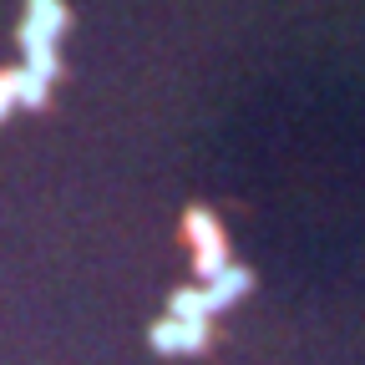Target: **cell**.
Segmentation results:
<instances>
[{
    "label": "cell",
    "mask_w": 365,
    "mask_h": 365,
    "mask_svg": "<svg viewBox=\"0 0 365 365\" xmlns=\"http://www.w3.org/2000/svg\"><path fill=\"white\" fill-rule=\"evenodd\" d=\"M66 31V11L61 0H31V16L21 26V51L41 56V51H56V36Z\"/></svg>",
    "instance_id": "6da1fadb"
},
{
    "label": "cell",
    "mask_w": 365,
    "mask_h": 365,
    "mask_svg": "<svg viewBox=\"0 0 365 365\" xmlns=\"http://www.w3.org/2000/svg\"><path fill=\"white\" fill-rule=\"evenodd\" d=\"M198 340H203V325H182V319L153 330V345L158 350H198Z\"/></svg>",
    "instance_id": "7a4b0ae2"
},
{
    "label": "cell",
    "mask_w": 365,
    "mask_h": 365,
    "mask_svg": "<svg viewBox=\"0 0 365 365\" xmlns=\"http://www.w3.org/2000/svg\"><path fill=\"white\" fill-rule=\"evenodd\" d=\"M244 284H249V274H244V269H218V274H213V284H208V294H203V309H223Z\"/></svg>",
    "instance_id": "3957f363"
},
{
    "label": "cell",
    "mask_w": 365,
    "mask_h": 365,
    "mask_svg": "<svg viewBox=\"0 0 365 365\" xmlns=\"http://www.w3.org/2000/svg\"><path fill=\"white\" fill-rule=\"evenodd\" d=\"M11 91L26 102V107H41V97H46V81H36L31 71H11Z\"/></svg>",
    "instance_id": "277c9868"
},
{
    "label": "cell",
    "mask_w": 365,
    "mask_h": 365,
    "mask_svg": "<svg viewBox=\"0 0 365 365\" xmlns=\"http://www.w3.org/2000/svg\"><path fill=\"white\" fill-rule=\"evenodd\" d=\"M26 71H31L36 81H56L61 61H56V51H41V56H26Z\"/></svg>",
    "instance_id": "5b68a950"
},
{
    "label": "cell",
    "mask_w": 365,
    "mask_h": 365,
    "mask_svg": "<svg viewBox=\"0 0 365 365\" xmlns=\"http://www.w3.org/2000/svg\"><path fill=\"white\" fill-rule=\"evenodd\" d=\"M11 97H16V91H11V76H0V117H6V107H11Z\"/></svg>",
    "instance_id": "8992f818"
}]
</instances>
